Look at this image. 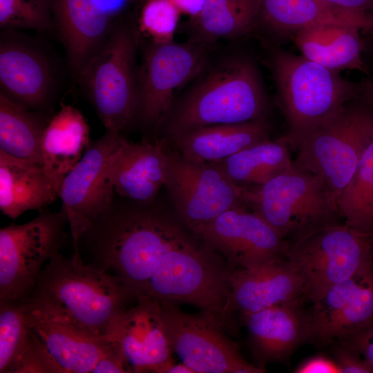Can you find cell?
<instances>
[{
  "label": "cell",
  "mask_w": 373,
  "mask_h": 373,
  "mask_svg": "<svg viewBox=\"0 0 373 373\" xmlns=\"http://www.w3.org/2000/svg\"><path fill=\"white\" fill-rule=\"evenodd\" d=\"M156 199L141 202L115 193L77 243L87 265L115 276L137 296L144 294L165 254L192 233Z\"/></svg>",
  "instance_id": "6da1fadb"
},
{
  "label": "cell",
  "mask_w": 373,
  "mask_h": 373,
  "mask_svg": "<svg viewBox=\"0 0 373 373\" xmlns=\"http://www.w3.org/2000/svg\"><path fill=\"white\" fill-rule=\"evenodd\" d=\"M176 97L155 135L171 138L200 127L265 120L268 99L254 59L233 54L211 63Z\"/></svg>",
  "instance_id": "7a4b0ae2"
},
{
  "label": "cell",
  "mask_w": 373,
  "mask_h": 373,
  "mask_svg": "<svg viewBox=\"0 0 373 373\" xmlns=\"http://www.w3.org/2000/svg\"><path fill=\"white\" fill-rule=\"evenodd\" d=\"M137 296L115 276L59 252L23 301L31 309L105 337L115 318Z\"/></svg>",
  "instance_id": "3957f363"
},
{
  "label": "cell",
  "mask_w": 373,
  "mask_h": 373,
  "mask_svg": "<svg viewBox=\"0 0 373 373\" xmlns=\"http://www.w3.org/2000/svg\"><path fill=\"white\" fill-rule=\"evenodd\" d=\"M269 65L287 124L288 131L281 137L291 149L360 97L365 86V82L346 79L338 71L283 49L271 51Z\"/></svg>",
  "instance_id": "277c9868"
},
{
  "label": "cell",
  "mask_w": 373,
  "mask_h": 373,
  "mask_svg": "<svg viewBox=\"0 0 373 373\" xmlns=\"http://www.w3.org/2000/svg\"><path fill=\"white\" fill-rule=\"evenodd\" d=\"M140 36L131 17L117 19L101 51L75 81L106 131L124 134L135 126Z\"/></svg>",
  "instance_id": "5b68a950"
},
{
  "label": "cell",
  "mask_w": 373,
  "mask_h": 373,
  "mask_svg": "<svg viewBox=\"0 0 373 373\" xmlns=\"http://www.w3.org/2000/svg\"><path fill=\"white\" fill-rule=\"evenodd\" d=\"M239 189L247 207L285 240L339 222L342 218L322 180L294 162L288 170L262 184Z\"/></svg>",
  "instance_id": "8992f818"
},
{
  "label": "cell",
  "mask_w": 373,
  "mask_h": 373,
  "mask_svg": "<svg viewBox=\"0 0 373 373\" xmlns=\"http://www.w3.org/2000/svg\"><path fill=\"white\" fill-rule=\"evenodd\" d=\"M230 274L218 254L192 233L165 254L144 295L195 305L222 324Z\"/></svg>",
  "instance_id": "52a82bcc"
},
{
  "label": "cell",
  "mask_w": 373,
  "mask_h": 373,
  "mask_svg": "<svg viewBox=\"0 0 373 373\" xmlns=\"http://www.w3.org/2000/svg\"><path fill=\"white\" fill-rule=\"evenodd\" d=\"M372 135L373 107L361 95L307 137L293 162L319 177L336 202Z\"/></svg>",
  "instance_id": "ba28073f"
},
{
  "label": "cell",
  "mask_w": 373,
  "mask_h": 373,
  "mask_svg": "<svg viewBox=\"0 0 373 373\" xmlns=\"http://www.w3.org/2000/svg\"><path fill=\"white\" fill-rule=\"evenodd\" d=\"M285 242L283 255L299 270L312 301L373 260V233L344 222L325 225Z\"/></svg>",
  "instance_id": "9c48e42d"
},
{
  "label": "cell",
  "mask_w": 373,
  "mask_h": 373,
  "mask_svg": "<svg viewBox=\"0 0 373 373\" xmlns=\"http://www.w3.org/2000/svg\"><path fill=\"white\" fill-rule=\"evenodd\" d=\"M68 218L57 212L40 210L32 220L12 223L0 230V301L25 300L49 260L67 238Z\"/></svg>",
  "instance_id": "30bf717a"
},
{
  "label": "cell",
  "mask_w": 373,
  "mask_h": 373,
  "mask_svg": "<svg viewBox=\"0 0 373 373\" xmlns=\"http://www.w3.org/2000/svg\"><path fill=\"white\" fill-rule=\"evenodd\" d=\"M144 45L137 71L135 126L156 134L168 113L175 92L190 83L210 60L209 47L191 40Z\"/></svg>",
  "instance_id": "8fae6325"
},
{
  "label": "cell",
  "mask_w": 373,
  "mask_h": 373,
  "mask_svg": "<svg viewBox=\"0 0 373 373\" xmlns=\"http://www.w3.org/2000/svg\"><path fill=\"white\" fill-rule=\"evenodd\" d=\"M64 70L41 39L21 30L0 31V93L35 111L52 116Z\"/></svg>",
  "instance_id": "7c38bea8"
},
{
  "label": "cell",
  "mask_w": 373,
  "mask_h": 373,
  "mask_svg": "<svg viewBox=\"0 0 373 373\" xmlns=\"http://www.w3.org/2000/svg\"><path fill=\"white\" fill-rule=\"evenodd\" d=\"M166 142L164 186L192 233L229 209L247 207L239 187L215 164L185 155Z\"/></svg>",
  "instance_id": "4fadbf2b"
},
{
  "label": "cell",
  "mask_w": 373,
  "mask_h": 373,
  "mask_svg": "<svg viewBox=\"0 0 373 373\" xmlns=\"http://www.w3.org/2000/svg\"><path fill=\"white\" fill-rule=\"evenodd\" d=\"M125 139L122 133L106 131L90 142L82 159L61 184L58 196L68 216L74 245L73 258L76 260H82L77 249L80 236L115 196L108 169L113 155Z\"/></svg>",
  "instance_id": "5bb4252c"
},
{
  "label": "cell",
  "mask_w": 373,
  "mask_h": 373,
  "mask_svg": "<svg viewBox=\"0 0 373 373\" xmlns=\"http://www.w3.org/2000/svg\"><path fill=\"white\" fill-rule=\"evenodd\" d=\"M173 353L195 373H261L265 370L245 361L220 329L221 324L206 316L180 309L174 303L160 302Z\"/></svg>",
  "instance_id": "9a60e30c"
},
{
  "label": "cell",
  "mask_w": 373,
  "mask_h": 373,
  "mask_svg": "<svg viewBox=\"0 0 373 373\" xmlns=\"http://www.w3.org/2000/svg\"><path fill=\"white\" fill-rule=\"evenodd\" d=\"M122 352L131 372L165 373L174 363L160 300L138 296L105 336Z\"/></svg>",
  "instance_id": "2e32d148"
},
{
  "label": "cell",
  "mask_w": 373,
  "mask_h": 373,
  "mask_svg": "<svg viewBox=\"0 0 373 373\" xmlns=\"http://www.w3.org/2000/svg\"><path fill=\"white\" fill-rule=\"evenodd\" d=\"M193 233L235 269L283 255L285 240L247 207L229 209Z\"/></svg>",
  "instance_id": "e0dca14e"
},
{
  "label": "cell",
  "mask_w": 373,
  "mask_h": 373,
  "mask_svg": "<svg viewBox=\"0 0 373 373\" xmlns=\"http://www.w3.org/2000/svg\"><path fill=\"white\" fill-rule=\"evenodd\" d=\"M230 290L222 318L235 312L242 316L307 296L298 268L281 256L231 271Z\"/></svg>",
  "instance_id": "ac0fdd59"
},
{
  "label": "cell",
  "mask_w": 373,
  "mask_h": 373,
  "mask_svg": "<svg viewBox=\"0 0 373 373\" xmlns=\"http://www.w3.org/2000/svg\"><path fill=\"white\" fill-rule=\"evenodd\" d=\"M54 32L66 53V62L73 80L101 51L115 21L95 0H54Z\"/></svg>",
  "instance_id": "d6986e66"
},
{
  "label": "cell",
  "mask_w": 373,
  "mask_h": 373,
  "mask_svg": "<svg viewBox=\"0 0 373 373\" xmlns=\"http://www.w3.org/2000/svg\"><path fill=\"white\" fill-rule=\"evenodd\" d=\"M166 140L145 138L140 142L124 140L113 155L108 169L115 193L141 202H151L164 186Z\"/></svg>",
  "instance_id": "ffe728a7"
},
{
  "label": "cell",
  "mask_w": 373,
  "mask_h": 373,
  "mask_svg": "<svg viewBox=\"0 0 373 373\" xmlns=\"http://www.w3.org/2000/svg\"><path fill=\"white\" fill-rule=\"evenodd\" d=\"M276 36L293 35L311 26L338 25L373 34V14L333 7L321 0H260L257 25Z\"/></svg>",
  "instance_id": "44dd1931"
},
{
  "label": "cell",
  "mask_w": 373,
  "mask_h": 373,
  "mask_svg": "<svg viewBox=\"0 0 373 373\" xmlns=\"http://www.w3.org/2000/svg\"><path fill=\"white\" fill-rule=\"evenodd\" d=\"M28 316L30 325L63 373H91L112 346L105 337L89 334L30 307Z\"/></svg>",
  "instance_id": "7402d4cb"
},
{
  "label": "cell",
  "mask_w": 373,
  "mask_h": 373,
  "mask_svg": "<svg viewBox=\"0 0 373 373\" xmlns=\"http://www.w3.org/2000/svg\"><path fill=\"white\" fill-rule=\"evenodd\" d=\"M243 318L256 352L264 359H280L312 337L309 315L299 301L274 305Z\"/></svg>",
  "instance_id": "603a6c76"
},
{
  "label": "cell",
  "mask_w": 373,
  "mask_h": 373,
  "mask_svg": "<svg viewBox=\"0 0 373 373\" xmlns=\"http://www.w3.org/2000/svg\"><path fill=\"white\" fill-rule=\"evenodd\" d=\"M90 142V127L82 112L61 102L58 112L50 119L41 142L42 165L58 192Z\"/></svg>",
  "instance_id": "cb8c5ba5"
},
{
  "label": "cell",
  "mask_w": 373,
  "mask_h": 373,
  "mask_svg": "<svg viewBox=\"0 0 373 373\" xmlns=\"http://www.w3.org/2000/svg\"><path fill=\"white\" fill-rule=\"evenodd\" d=\"M58 197L41 163L0 150V210L5 216L16 219L27 211L42 210Z\"/></svg>",
  "instance_id": "d4e9b609"
},
{
  "label": "cell",
  "mask_w": 373,
  "mask_h": 373,
  "mask_svg": "<svg viewBox=\"0 0 373 373\" xmlns=\"http://www.w3.org/2000/svg\"><path fill=\"white\" fill-rule=\"evenodd\" d=\"M166 139L182 154L213 163L268 140V126L265 120L215 124Z\"/></svg>",
  "instance_id": "484cf974"
},
{
  "label": "cell",
  "mask_w": 373,
  "mask_h": 373,
  "mask_svg": "<svg viewBox=\"0 0 373 373\" xmlns=\"http://www.w3.org/2000/svg\"><path fill=\"white\" fill-rule=\"evenodd\" d=\"M360 32L348 26L320 25L301 29L291 37L301 55L324 67L368 73Z\"/></svg>",
  "instance_id": "4316f807"
},
{
  "label": "cell",
  "mask_w": 373,
  "mask_h": 373,
  "mask_svg": "<svg viewBox=\"0 0 373 373\" xmlns=\"http://www.w3.org/2000/svg\"><path fill=\"white\" fill-rule=\"evenodd\" d=\"M260 0H206L200 14L191 18L190 40L211 46L251 32L258 23Z\"/></svg>",
  "instance_id": "83f0119b"
},
{
  "label": "cell",
  "mask_w": 373,
  "mask_h": 373,
  "mask_svg": "<svg viewBox=\"0 0 373 373\" xmlns=\"http://www.w3.org/2000/svg\"><path fill=\"white\" fill-rule=\"evenodd\" d=\"M213 163L237 186L251 187L288 170L293 160L289 146L280 137L274 141L268 139Z\"/></svg>",
  "instance_id": "f1b7e54d"
},
{
  "label": "cell",
  "mask_w": 373,
  "mask_h": 373,
  "mask_svg": "<svg viewBox=\"0 0 373 373\" xmlns=\"http://www.w3.org/2000/svg\"><path fill=\"white\" fill-rule=\"evenodd\" d=\"M51 117L30 110L0 93V150L42 164L41 142Z\"/></svg>",
  "instance_id": "f546056e"
},
{
  "label": "cell",
  "mask_w": 373,
  "mask_h": 373,
  "mask_svg": "<svg viewBox=\"0 0 373 373\" xmlns=\"http://www.w3.org/2000/svg\"><path fill=\"white\" fill-rule=\"evenodd\" d=\"M336 204L345 224L373 233V135L352 178L338 195Z\"/></svg>",
  "instance_id": "4dcf8cb0"
},
{
  "label": "cell",
  "mask_w": 373,
  "mask_h": 373,
  "mask_svg": "<svg viewBox=\"0 0 373 373\" xmlns=\"http://www.w3.org/2000/svg\"><path fill=\"white\" fill-rule=\"evenodd\" d=\"M373 321V264L339 314L316 338L329 341L353 333Z\"/></svg>",
  "instance_id": "1f68e13d"
},
{
  "label": "cell",
  "mask_w": 373,
  "mask_h": 373,
  "mask_svg": "<svg viewBox=\"0 0 373 373\" xmlns=\"http://www.w3.org/2000/svg\"><path fill=\"white\" fill-rule=\"evenodd\" d=\"M25 301H0V372L8 373L23 350L31 332Z\"/></svg>",
  "instance_id": "d6a6232c"
},
{
  "label": "cell",
  "mask_w": 373,
  "mask_h": 373,
  "mask_svg": "<svg viewBox=\"0 0 373 373\" xmlns=\"http://www.w3.org/2000/svg\"><path fill=\"white\" fill-rule=\"evenodd\" d=\"M54 0H0V29L54 32Z\"/></svg>",
  "instance_id": "836d02e7"
},
{
  "label": "cell",
  "mask_w": 373,
  "mask_h": 373,
  "mask_svg": "<svg viewBox=\"0 0 373 373\" xmlns=\"http://www.w3.org/2000/svg\"><path fill=\"white\" fill-rule=\"evenodd\" d=\"M372 264L373 260L352 277L331 286L321 297L313 301L312 310L309 313L312 337L316 338L344 308Z\"/></svg>",
  "instance_id": "e575fe53"
},
{
  "label": "cell",
  "mask_w": 373,
  "mask_h": 373,
  "mask_svg": "<svg viewBox=\"0 0 373 373\" xmlns=\"http://www.w3.org/2000/svg\"><path fill=\"white\" fill-rule=\"evenodd\" d=\"M138 6L136 22L140 35L157 44L173 41L181 15L174 3L171 0H143Z\"/></svg>",
  "instance_id": "d590c367"
},
{
  "label": "cell",
  "mask_w": 373,
  "mask_h": 373,
  "mask_svg": "<svg viewBox=\"0 0 373 373\" xmlns=\"http://www.w3.org/2000/svg\"><path fill=\"white\" fill-rule=\"evenodd\" d=\"M31 327L28 340L8 373H63Z\"/></svg>",
  "instance_id": "8d00e7d4"
},
{
  "label": "cell",
  "mask_w": 373,
  "mask_h": 373,
  "mask_svg": "<svg viewBox=\"0 0 373 373\" xmlns=\"http://www.w3.org/2000/svg\"><path fill=\"white\" fill-rule=\"evenodd\" d=\"M359 354L373 369V321L364 327L338 339Z\"/></svg>",
  "instance_id": "74e56055"
},
{
  "label": "cell",
  "mask_w": 373,
  "mask_h": 373,
  "mask_svg": "<svg viewBox=\"0 0 373 373\" xmlns=\"http://www.w3.org/2000/svg\"><path fill=\"white\" fill-rule=\"evenodd\" d=\"M336 363L341 373H373V369L359 354L340 345L334 351Z\"/></svg>",
  "instance_id": "f35d334b"
},
{
  "label": "cell",
  "mask_w": 373,
  "mask_h": 373,
  "mask_svg": "<svg viewBox=\"0 0 373 373\" xmlns=\"http://www.w3.org/2000/svg\"><path fill=\"white\" fill-rule=\"evenodd\" d=\"M128 372L131 371L124 356L113 343L111 348L99 358L91 372V373Z\"/></svg>",
  "instance_id": "ab89813d"
},
{
  "label": "cell",
  "mask_w": 373,
  "mask_h": 373,
  "mask_svg": "<svg viewBox=\"0 0 373 373\" xmlns=\"http://www.w3.org/2000/svg\"><path fill=\"white\" fill-rule=\"evenodd\" d=\"M297 373H341L337 363L322 356L311 358L296 370Z\"/></svg>",
  "instance_id": "60d3db41"
},
{
  "label": "cell",
  "mask_w": 373,
  "mask_h": 373,
  "mask_svg": "<svg viewBox=\"0 0 373 373\" xmlns=\"http://www.w3.org/2000/svg\"><path fill=\"white\" fill-rule=\"evenodd\" d=\"M98 6L114 20L126 16L131 6H135V0H95Z\"/></svg>",
  "instance_id": "b9f144b4"
},
{
  "label": "cell",
  "mask_w": 373,
  "mask_h": 373,
  "mask_svg": "<svg viewBox=\"0 0 373 373\" xmlns=\"http://www.w3.org/2000/svg\"><path fill=\"white\" fill-rule=\"evenodd\" d=\"M339 9L373 14V0H321Z\"/></svg>",
  "instance_id": "7bdbcfd3"
},
{
  "label": "cell",
  "mask_w": 373,
  "mask_h": 373,
  "mask_svg": "<svg viewBox=\"0 0 373 373\" xmlns=\"http://www.w3.org/2000/svg\"><path fill=\"white\" fill-rule=\"evenodd\" d=\"M181 14L194 18L201 12L206 0H171Z\"/></svg>",
  "instance_id": "ee69618b"
},
{
  "label": "cell",
  "mask_w": 373,
  "mask_h": 373,
  "mask_svg": "<svg viewBox=\"0 0 373 373\" xmlns=\"http://www.w3.org/2000/svg\"><path fill=\"white\" fill-rule=\"evenodd\" d=\"M165 373H195L194 371L184 363H173Z\"/></svg>",
  "instance_id": "f6af8a7d"
},
{
  "label": "cell",
  "mask_w": 373,
  "mask_h": 373,
  "mask_svg": "<svg viewBox=\"0 0 373 373\" xmlns=\"http://www.w3.org/2000/svg\"><path fill=\"white\" fill-rule=\"evenodd\" d=\"M361 96L373 107V79L365 82V86Z\"/></svg>",
  "instance_id": "bcb514c9"
},
{
  "label": "cell",
  "mask_w": 373,
  "mask_h": 373,
  "mask_svg": "<svg viewBox=\"0 0 373 373\" xmlns=\"http://www.w3.org/2000/svg\"><path fill=\"white\" fill-rule=\"evenodd\" d=\"M142 0H135V6L138 5Z\"/></svg>",
  "instance_id": "7dc6e473"
}]
</instances>
